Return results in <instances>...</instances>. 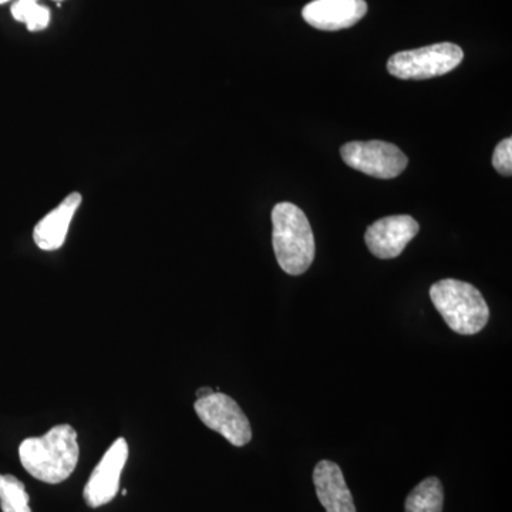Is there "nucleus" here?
I'll use <instances>...</instances> for the list:
<instances>
[{"mask_svg":"<svg viewBox=\"0 0 512 512\" xmlns=\"http://www.w3.org/2000/svg\"><path fill=\"white\" fill-rule=\"evenodd\" d=\"M313 483L326 512H356L355 501L338 464L320 461L313 471Z\"/></svg>","mask_w":512,"mask_h":512,"instance_id":"9d476101","label":"nucleus"},{"mask_svg":"<svg viewBox=\"0 0 512 512\" xmlns=\"http://www.w3.org/2000/svg\"><path fill=\"white\" fill-rule=\"evenodd\" d=\"M340 156L353 170L380 180L399 177L409 164L399 147L380 140L352 141L340 148Z\"/></svg>","mask_w":512,"mask_h":512,"instance_id":"39448f33","label":"nucleus"},{"mask_svg":"<svg viewBox=\"0 0 512 512\" xmlns=\"http://www.w3.org/2000/svg\"><path fill=\"white\" fill-rule=\"evenodd\" d=\"M464 59L454 43H437L420 49L404 50L390 57L387 70L400 80H427L453 72Z\"/></svg>","mask_w":512,"mask_h":512,"instance_id":"20e7f679","label":"nucleus"},{"mask_svg":"<svg viewBox=\"0 0 512 512\" xmlns=\"http://www.w3.org/2000/svg\"><path fill=\"white\" fill-rule=\"evenodd\" d=\"M127 458L128 444L126 439L120 437L111 444L84 487L83 497L89 507L99 508L114 500Z\"/></svg>","mask_w":512,"mask_h":512,"instance_id":"0eeeda50","label":"nucleus"},{"mask_svg":"<svg viewBox=\"0 0 512 512\" xmlns=\"http://www.w3.org/2000/svg\"><path fill=\"white\" fill-rule=\"evenodd\" d=\"M430 299L448 328L460 335H476L490 319L483 293L467 282L457 279L436 282L430 288Z\"/></svg>","mask_w":512,"mask_h":512,"instance_id":"7ed1b4c3","label":"nucleus"},{"mask_svg":"<svg viewBox=\"0 0 512 512\" xmlns=\"http://www.w3.org/2000/svg\"><path fill=\"white\" fill-rule=\"evenodd\" d=\"M57 2H60V0H57Z\"/></svg>","mask_w":512,"mask_h":512,"instance_id":"a211bd4d","label":"nucleus"},{"mask_svg":"<svg viewBox=\"0 0 512 512\" xmlns=\"http://www.w3.org/2000/svg\"><path fill=\"white\" fill-rule=\"evenodd\" d=\"M9 0H0V5H3V3H8Z\"/></svg>","mask_w":512,"mask_h":512,"instance_id":"f3484780","label":"nucleus"},{"mask_svg":"<svg viewBox=\"0 0 512 512\" xmlns=\"http://www.w3.org/2000/svg\"><path fill=\"white\" fill-rule=\"evenodd\" d=\"M214 393V390L211 387H204V389H200L197 392L198 399H202V397L210 396V394Z\"/></svg>","mask_w":512,"mask_h":512,"instance_id":"dca6fc26","label":"nucleus"},{"mask_svg":"<svg viewBox=\"0 0 512 512\" xmlns=\"http://www.w3.org/2000/svg\"><path fill=\"white\" fill-rule=\"evenodd\" d=\"M10 12L18 22L25 23L30 32L46 29L52 18L50 10L39 5V0H18Z\"/></svg>","mask_w":512,"mask_h":512,"instance_id":"4468645a","label":"nucleus"},{"mask_svg":"<svg viewBox=\"0 0 512 512\" xmlns=\"http://www.w3.org/2000/svg\"><path fill=\"white\" fill-rule=\"evenodd\" d=\"M495 170L505 177L512 175V138H505L495 147L493 156Z\"/></svg>","mask_w":512,"mask_h":512,"instance_id":"2eb2a0df","label":"nucleus"},{"mask_svg":"<svg viewBox=\"0 0 512 512\" xmlns=\"http://www.w3.org/2000/svg\"><path fill=\"white\" fill-rule=\"evenodd\" d=\"M19 457L23 468L36 480L47 484L63 483L79 463L76 430L70 424H59L45 436L23 440Z\"/></svg>","mask_w":512,"mask_h":512,"instance_id":"f257e3e1","label":"nucleus"},{"mask_svg":"<svg viewBox=\"0 0 512 512\" xmlns=\"http://www.w3.org/2000/svg\"><path fill=\"white\" fill-rule=\"evenodd\" d=\"M419 222L410 215H392L382 218L367 228V248L380 259H393L402 255L404 248L419 234Z\"/></svg>","mask_w":512,"mask_h":512,"instance_id":"6e6552de","label":"nucleus"},{"mask_svg":"<svg viewBox=\"0 0 512 512\" xmlns=\"http://www.w3.org/2000/svg\"><path fill=\"white\" fill-rule=\"evenodd\" d=\"M272 245L276 261L286 274L298 276L311 268L315 259V237L311 222L301 208L279 202L272 210Z\"/></svg>","mask_w":512,"mask_h":512,"instance_id":"f03ea898","label":"nucleus"},{"mask_svg":"<svg viewBox=\"0 0 512 512\" xmlns=\"http://www.w3.org/2000/svg\"><path fill=\"white\" fill-rule=\"evenodd\" d=\"M366 13L365 0H313L302 10L306 23L326 32L352 28Z\"/></svg>","mask_w":512,"mask_h":512,"instance_id":"1a4fd4ad","label":"nucleus"},{"mask_svg":"<svg viewBox=\"0 0 512 512\" xmlns=\"http://www.w3.org/2000/svg\"><path fill=\"white\" fill-rule=\"evenodd\" d=\"M0 507L3 512H32L25 484L15 476H0Z\"/></svg>","mask_w":512,"mask_h":512,"instance_id":"ddd939ff","label":"nucleus"},{"mask_svg":"<svg viewBox=\"0 0 512 512\" xmlns=\"http://www.w3.org/2000/svg\"><path fill=\"white\" fill-rule=\"evenodd\" d=\"M195 413L208 429L217 431L235 447L247 446L252 439L251 423L239 404L227 394L214 392L198 399Z\"/></svg>","mask_w":512,"mask_h":512,"instance_id":"423d86ee","label":"nucleus"},{"mask_svg":"<svg viewBox=\"0 0 512 512\" xmlns=\"http://www.w3.org/2000/svg\"><path fill=\"white\" fill-rule=\"evenodd\" d=\"M444 490L439 478L429 477L421 481L407 495L406 512H443Z\"/></svg>","mask_w":512,"mask_h":512,"instance_id":"f8f14e48","label":"nucleus"},{"mask_svg":"<svg viewBox=\"0 0 512 512\" xmlns=\"http://www.w3.org/2000/svg\"><path fill=\"white\" fill-rule=\"evenodd\" d=\"M82 204V195L72 192L67 195L59 207L50 211L46 217L37 222L33 229V241L42 251H56L62 248L69 232L70 222Z\"/></svg>","mask_w":512,"mask_h":512,"instance_id":"9b49d317","label":"nucleus"}]
</instances>
